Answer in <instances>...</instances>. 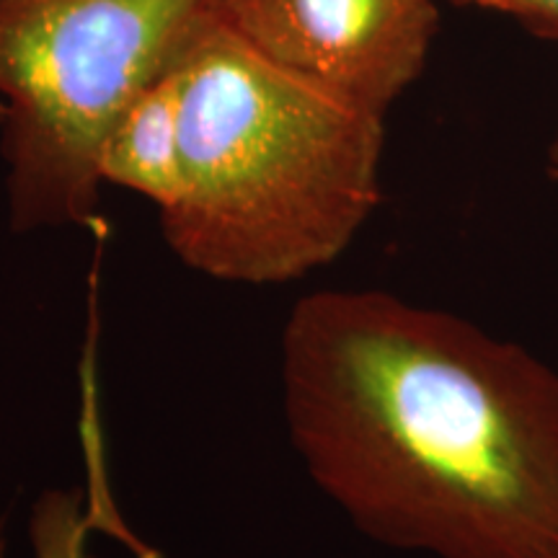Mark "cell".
<instances>
[{"label":"cell","mask_w":558,"mask_h":558,"mask_svg":"<svg viewBox=\"0 0 558 558\" xmlns=\"http://www.w3.org/2000/svg\"><path fill=\"white\" fill-rule=\"evenodd\" d=\"M207 0H0V124L16 233L99 220L101 148Z\"/></svg>","instance_id":"obj_3"},{"label":"cell","mask_w":558,"mask_h":558,"mask_svg":"<svg viewBox=\"0 0 558 558\" xmlns=\"http://www.w3.org/2000/svg\"><path fill=\"white\" fill-rule=\"evenodd\" d=\"M5 548H9V541H5V527L0 522V558H5Z\"/></svg>","instance_id":"obj_9"},{"label":"cell","mask_w":558,"mask_h":558,"mask_svg":"<svg viewBox=\"0 0 558 558\" xmlns=\"http://www.w3.org/2000/svg\"><path fill=\"white\" fill-rule=\"evenodd\" d=\"M282 407L320 492L375 543L558 558V369L380 290H324L282 331Z\"/></svg>","instance_id":"obj_1"},{"label":"cell","mask_w":558,"mask_h":558,"mask_svg":"<svg viewBox=\"0 0 558 558\" xmlns=\"http://www.w3.org/2000/svg\"><path fill=\"white\" fill-rule=\"evenodd\" d=\"M173 68L184 186L158 213L173 254L239 284L344 254L380 202L386 114L262 58L209 9Z\"/></svg>","instance_id":"obj_2"},{"label":"cell","mask_w":558,"mask_h":558,"mask_svg":"<svg viewBox=\"0 0 558 558\" xmlns=\"http://www.w3.org/2000/svg\"><path fill=\"white\" fill-rule=\"evenodd\" d=\"M213 16L282 70L386 114L422 75L437 0H207Z\"/></svg>","instance_id":"obj_4"},{"label":"cell","mask_w":558,"mask_h":558,"mask_svg":"<svg viewBox=\"0 0 558 558\" xmlns=\"http://www.w3.org/2000/svg\"><path fill=\"white\" fill-rule=\"evenodd\" d=\"M458 3L507 13L535 37L558 41V0H458Z\"/></svg>","instance_id":"obj_7"},{"label":"cell","mask_w":558,"mask_h":558,"mask_svg":"<svg viewBox=\"0 0 558 558\" xmlns=\"http://www.w3.org/2000/svg\"><path fill=\"white\" fill-rule=\"evenodd\" d=\"M104 184L143 194L169 209L184 186L181 160V83L171 65L132 99L101 148Z\"/></svg>","instance_id":"obj_5"},{"label":"cell","mask_w":558,"mask_h":558,"mask_svg":"<svg viewBox=\"0 0 558 558\" xmlns=\"http://www.w3.org/2000/svg\"><path fill=\"white\" fill-rule=\"evenodd\" d=\"M96 527L94 514L83 509L81 494L47 492L34 505L29 538L37 558H94L88 535Z\"/></svg>","instance_id":"obj_6"},{"label":"cell","mask_w":558,"mask_h":558,"mask_svg":"<svg viewBox=\"0 0 558 558\" xmlns=\"http://www.w3.org/2000/svg\"><path fill=\"white\" fill-rule=\"evenodd\" d=\"M548 173L558 181V128H556L554 143H550V148H548Z\"/></svg>","instance_id":"obj_8"},{"label":"cell","mask_w":558,"mask_h":558,"mask_svg":"<svg viewBox=\"0 0 558 558\" xmlns=\"http://www.w3.org/2000/svg\"><path fill=\"white\" fill-rule=\"evenodd\" d=\"M3 120H5V107H3V101H0V124H3Z\"/></svg>","instance_id":"obj_10"}]
</instances>
